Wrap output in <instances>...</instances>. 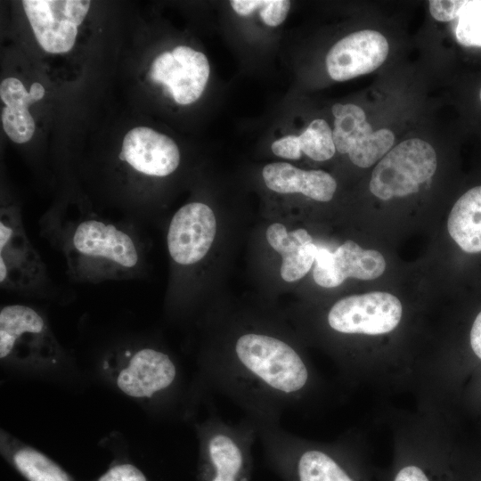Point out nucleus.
<instances>
[{
	"label": "nucleus",
	"mask_w": 481,
	"mask_h": 481,
	"mask_svg": "<svg viewBox=\"0 0 481 481\" xmlns=\"http://www.w3.org/2000/svg\"><path fill=\"white\" fill-rule=\"evenodd\" d=\"M206 384L232 401L252 420H276L286 411L320 405L329 387L316 368L283 338L244 332L229 352L202 368Z\"/></svg>",
	"instance_id": "f257e3e1"
},
{
	"label": "nucleus",
	"mask_w": 481,
	"mask_h": 481,
	"mask_svg": "<svg viewBox=\"0 0 481 481\" xmlns=\"http://www.w3.org/2000/svg\"><path fill=\"white\" fill-rule=\"evenodd\" d=\"M252 421L269 465L284 481H371L364 447L355 434L322 442L289 433L280 421Z\"/></svg>",
	"instance_id": "f03ea898"
},
{
	"label": "nucleus",
	"mask_w": 481,
	"mask_h": 481,
	"mask_svg": "<svg viewBox=\"0 0 481 481\" xmlns=\"http://www.w3.org/2000/svg\"><path fill=\"white\" fill-rule=\"evenodd\" d=\"M392 414L393 453L384 481H455L450 419L419 406Z\"/></svg>",
	"instance_id": "7ed1b4c3"
},
{
	"label": "nucleus",
	"mask_w": 481,
	"mask_h": 481,
	"mask_svg": "<svg viewBox=\"0 0 481 481\" xmlns=\"http://www.w3.org/2000/svg\"><path fill=\"white\" fill-rule=\"evenodd\" d=\"M68 247L69 261L80 276L87 279L118 277L140 265L135 239L115 224L96 218L79 222Z\"/></svg>",
	"instance_id": "20e7f679"
},
{
	"label": "nucleus",
	"mask_w": 481,
	"mask_h": 481,
	"mask_svg": "<svg viewBox=\"0 0 481 481\" xmlns=\"http://www.w3.org/2000/svg\"><path fill=\"white\" fill-rule=\"evenodd\" d=\"M200 442L199 481H249L252 446L257 438L254 422L244 417L231 422L212 412L198 424Z\"/></svg>",
	"instance_id": "39448f33"
},
{
	"label": "nucleus",
	"mask_w": 481,
	"mask_h": 481,
	"mask_svg": "<svg viewBox=\"0 0 481 481\" xmlns=\"http://www.w3.org/2000/svg\"><path fill=\"white\" fill-rule=\"evenodd\" d=\"M404 312L395 295L372 291L337 301L326 314V323L332 332L342 336L385 338L399 330Z\"/></svg>",
	"instance_id": "423d86ee"
},
{
	"label": "nucleus",
	"mask_w": 481,
	"mask_h": 481,
	"mask_svg": "<svg viewBox=\"0 0 481 481\" xmlns=\"http://www.w3.org/2000/svg\"><path fill=\"white\" fill-rule=\"evenodd\" d=\"M437 166L434 148L412 138L391 149L377 164L370 181V191L380 200L404 197L419 191Z\"/></svg>",
	"instance_id": "0eeeda50"
},
{
	"label": "nucleus",
	"mask_w": 481,
	"mask_h": 481,
	"mask_svg": "<svg viewBox=\"0 0 481 481\" xmlns=\"http://www.w3.org/2000/svg\"><path fill=\"white\" fill-rule=\"evenodd\" d=\"M60 346L45 318L34 308L8 305L0 311V358L53 364Z\"/></svg>",
	"instance_id": "6e6552de"
},
{
	"label": "nucleus",
	"mask_w": 481,
	"mask_h": 481,
	"mask_svg": "<svg viewBox=\"0 0 481 481\" xmlns=\"http://www.w3.org/2000/svg\"><path fill=\"white\" fill-rule=\"evenodd\" d=\"M22 5L40 46L51 53H63L73 47L77 28L88 13L91 2L24 0Z\"/></svg>",
	"instance_id": "1a4fd4ad"
},
{
	"label": "nucleus",
	"mask_w": 481,
	"mask_h": 481,
	"mask_svg": "<svg viewBox=\"0 0 481 481\" xmlns=\"http://www.w3.org/2000/svg\"><path fill=\"white\" fill-rule=\"evenodd\" d=\"M335 117L333 141L341 154L347 153L359 167H369L382 159L393 146L395 136L391 130L373 131L362 108L353 103H336L332 106Z\"/></svg>",
	"instance_id": "9d476101"
},
{
	"label": "nucleus",
	"mask_w": 481,
	"mask_h": 481,
	"mask_svg": "<svg viewBox=\"0 0 481 481\" xmlns=\"http://www.w3.org/2000/svg\"><path fill=\"white\" fill-rule=\"evenodd\" d=\"M45 268L29 240L17 212L2 209L0 216V283L4 289H29L39 283Z\"/></svg>",
	"instance_id": "9b49d317"
},
{
	"label": "nucleus",
	"mask_w": 481,
	"mask_h": 481,
	"mask_svg": "<svg viewBox=\"0 0 481 481\" xmlns=\"http://www.w3.org/2000/svg\"><path fill=\"white\" fill-rule=\"evenodd\" d=\"M210 73L207 56L186 45L159 54L152 62L151 78L164 84L178 104L196 102L202 94Z\"/></svg>",
	"instance_id": "f8f14e48"
},
{
	"label": "nucleus",
	"mask_w": 481,
	"mask_h": 481,
	"mask_svg": "<svg viewBox=\"0 0 481 481\" xmlns=\"http://www.w3.org/2000/svg\"><path fill=\"white\" fill-rule=\"evenodd\" d=\"M216 232L213 210L201 202L183 206L174 215L167 232L172 259L183 265L200 261L208 252Z\"/></svg>",
	"instance_id": "ddd939ff"
},
{
	"label": "nucleus",
	"mask_w": 481,
	"mask_h": 481,
	"mask_svg": "<svg viewBox=\"0 0 481 481\" xmlns=\"http://www.w3.org/2000/svg\"><path fill=\"white\" fill-rule=\"evenodd\" d=\"M178 370L170 355L144 347L129 355L116 375L118 387L134 398H152L175 386Z\"/></svg>",
	"instance_id": "4468645a"
},
{
	"label": "nucleus",
	"mask_w": 481,
	"mask_h": 481,
	"mask_svg": "<svg viewBox=\"0 0 481 481\" xmlns=\"http://www.w3.org/2000/svg\"><path fill=\"white\" fill-rule=\"evenodd\" d=\"M314 262V280L323 288L338 287L349 277L374 280L386 268V261L380 252L364 249L351 240H346L334 252L318 248Z\"/></svg>",
	"instance_id": "2eb2a0df"
},
{
	"label": "nucleus",
	"mask_w": 481,
	"mask_h": 481,
	"mask_svg": "<svg viewBox=\"0 0 481 481\" xmlns=\"http://www.w3.org/2000/svg\"><path fill=\"white\" fill-rule=\"evenodd\" d=\"M386 37L375 30H361L338 40L326 56L330 77L346 81L375 70L388 53Z\"/></svg>",
	"instance_id": "dca6fc26"
},
{
	"label": "nucleus",
	"mask_w": 481,
	"mask_h": 481,
	"mask_svg": "<svg viewBox=\"0 0 481 481\" xmlns=\"http://www.w3.org/2000/svg\"><path fill=\"white\" fill-rule=\"evenodd\" d=\"M119 158L139 173L162 177L178 167L180 151L169 136L137 126L125 135Z\"/></svg>",
	"instance_id": "f3484780"
},
{
	"label": "nucleus",
	"mask_w": 481,
	"mask_h": 481,
	"mask_svg": "<svg viewBox=\"0 0 481 481\" xmlns=\"http://www.w3.org/2000/svg\"><path fill=\"white\" fill-rule=\"evenodd\" d=\"M262 175L268 189L278 193H302L317 201L333 198L336 180L322 170H303L287 162L267 164Z\"/></svg>",
	"instance_id": "a211bd4d"
},
{
	"label": "nucleus",
	"mask_w": 481,
	"mask_h": 481,
	"mask_svg": "<svg viewBox=\"0 0 481 481\" xmlns=\"http://www.w3.org/2000/svg\"><path fill=\"white\" fill-rule=\"evenodd\" d=\"M45 92L38 82L33 83L29 92L15 77H7L1 82L0 97L5 104L1 111V120L5 134L12 142L25 143L32 138L35 121L28 107L41 100Z\"/></svg>",
	"instance_id": "6ab92c4d"
},
{
	"label": "nucleus",
	"mask_w": 481,
	"mask_h": 481,
	"mask_svg": "<svg viewBox=\"0 0 481 481\" xmlns=\"http://www.w3.org/2000/svg\"><path fill=\"white\" fill-rule=\"evenodd\" d=\"M266 239L282 257L281 276L285 281H296L309 272L318 247L306 230L299 228L288 232L283 224L274 223L267 228Z\"/></svg>",
	"instance_id": "aec40b11"
},
{
	"label": "nucleus",
	"mask_w": 481,
	"mask_h": 481,
	"mask_svg": "<svg viewBox=\"0 0 481 481\" xmlns=\"http://www.w3.org/2000/svg\"><path fill=\"white\" fill-rule=\"evenodd\" d=\"M447 229L463 251L481 252V186L469 189L455 202L448 216Z\"/></svg>",
	"instance_id": "412c9836"
},
{
	"label": "nucleus",
	"mask_w": 481,
	"mask_h": 481,
	"mask_svg": "<svg viewBox=\"0 0 481 481\" xmlns=\"http://www.w3.org/2000/svg\"><path fill=\"white\" fill-rule=\"evenodd\" d=\"M1 447L7 451L17 470L28 481H73L69 475L45 454L20 443L5 432Z\"/></svg>",
	"instance_id": "4be33fe9"
},
{
	"label": "nucleus",
	"mask_w": 481,
	"mask_h": 481,
	"mask_svg": "<svg viewBox=\"0 0 481 481\" xmlns=\"http://www.w3.org/2000/svg\"><path fill=\"white\" fill-rule=\"evenodd\" d=\"M298 141L302 153L316 161L328 160L336 151L332 130L322 118L314 119L298 135Z\"/></svg>",
	"instance_id": "5701e85b"
},
{
	"label": "nucleus",
	"mask_w": 481,
	"mask_h": 481,
	"mask_svg": "<svg viewBox=\"0 0 481 481\" xmlns=\"http://www.w3.org/2000/svg\"><path fill=\"white\" fill-rule=\"evenodd\" d=\"M455 36L465 46H481V1H466L458 16Z\"/></svg>",
	"instance_id": "b1692460"
},
{
	"label": "nucleus",
	"mask_w": 481,
	"mask_h": 481,
	"mask_svg": "<svg viewBox=\"0 0 481 481\" xmlns=\"http://www.w3.org/2000/svg\"><path fill=\"white\" fill-rule=\"evenodd\" d=\"M452 463L455 481H481V461L465 456L455 444Z\"/></svg>",
	"instance_id": "393cba45"
},
{
	"label": "nucleus",
	"mask_w": 481,
	"mask_h": 481,
	"mask_svg": "<svg viewBox=\"0 0 481 481\" xmlns=\"http://www.w3.org/2000/svg\"><path fill=\"white\" fill-rule=\"evenodd\" d=\"M289 8V1L266 0L263 1V4L258 11L259 15L265 25L270 27H277L285 20Z\"/></svg>",
	"instance_id": "a878e982"
},
{
	"label": "nucleus",
	"mask_w": 481,
	"mask_h": 481,
	"mask_svg": "<svg viewBox=\"0 0 481 481\" xmlns=\"http://www.w3.org/2000/svg\"><path fill=\"white\" fill-rule=\"evenodd\" d=\"M98 481H147L143 472L130 463L112 466Z\"/></svg>",
	"instance_id": "bb28decb"
},
{
	"label": "nucleus",
	"mask_w": 481,
	"mask_h": 481,
	"mask_svg": "<svg viewBox=\"0 0 481 481\" xmlns=\"http://www.w3.org/2000/svg\"><path fill=\"white\" fill-rule=\"evenodd\" d=\"M466 1L431 0L428 2L432 17L438 21H450L458 18Z\"/></svg>",
	"instance_id": "cd10ccee"
},
{
	"label": "nucleus",
	"mask_w": 481,
	"mask_h": 481,
	"mask_svg": "<svg viewBox=\"0 0 481 481\" xmlns=\"http://www.w3.org/2000/svg\"><path fill=\"white\" fill-rule=\"evenodd\" d=\"M271 149L274 155L287 159H298L302 155L298 136L292 135L274 141Z\"/></svg>",
	"instance_id": "c85d7f7f"
},
{
	"label": "nucleus",
	"mask_w": 481,
	"mask_h": 481,
	"mask_svg": "<svg viewBox=\"0 0 481 481\" xmlns=\"http://www.w3.org/2000/svg\"><path fill=\"white\" fill-rule=\"evenodd\" d=\"M469 339L472 354L477 360L481 361V311L472 322Z\"/></svg>",
	"instance_id": "c756f323"
},
{
	"label": "nucleus",
	"mask_w": 481,
	"mask_h": 481,
	"mask_svg": "<svg viewBox=\"0 0 481 481\" xmlns=\"http://www.w3.org/2000/svg\"><path fill=\"white\" fill-rule=\"evenodd\" d=\"M231 6L236 13L241 16H248L259 10L263 1L261 0H232L230 2Z\"/></svg>",
	"instance_id": "7c9ffc66"
},
{
	"label": "nucleus",
	"mask_w": 481,
	"mask_h": 481,
	"mask_svg": "<svg viewBox=\"0 0 481 481\" xmlns=\"http://www.w3.org/2000/svg\"><path fill=\"white\" fill-rule=\"evenodd\" d=\"M479 98H480V101H481V88H480V92H479Z\"/></svg>",
	"instance_id": "2f4dec72"
}]
</instances>
